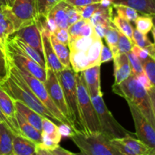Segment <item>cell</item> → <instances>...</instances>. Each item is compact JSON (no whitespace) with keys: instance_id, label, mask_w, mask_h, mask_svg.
<instances>
[{"instance_id":"obj_1","label":"cell","mask_w":155,"mask_h":155,"mask_svg":"<svg viewBox=\"0 0 155 155\" xmlns=\"http://www.w3.org/2000/svg\"><path fill=\"white\" fill-rule=\"evenodd\" d=\"M112 91L134 104L151 125L155 127V105L151 102L146 89L135 76L131 74L119 84H114Z\"/></svg>"},{"instance_id":"obj_2","label":"cell","mask_w":155,"mask_h":155,"mask_svg":"<svg viewBox=\"0 0 155 155\" xmlns=\"http://www.w3.org/2000/svg\"><path fill=\"white\" fill-rule=\"evenodd\" d=\"M55 74L63 89L65 101L71 116V121L74 130L75 132L88 133L79 109L75 72L71 67L63 68Z\"/></svg>"},{"instance_id":"obj_3","label":"cell","mask_w":155,"mask_h":155,"mask_svg":"<svg viewBox=\"0 0 155 155\" xmlns=\"http://www.w3.org/2000/svg\"><path fill=\"white\" fill-rule=\"evenodd\" d=\"M85 155H120L111 145L110 139L101 132L83 133L74 132L70 137Z\"/></svg>"},{"instance_id":"obj_4","label":"cell","mask_w":155,"mask_h":155,"mask_svg":"<svg viewBox=\"0 0 155 155\" xmlns=\"http://www.w3.org/2000/svg\"><path fill=\"white\" fill-rule=\"evenodd\" d=\"M75 77L79 109L87 133L101 132L99 121L88 92L83 71L75 73Z\"/></svg>"},{"instance_id":"obj_5","label":"cell","mask_w":155,"mask_h":155,"mask_svg":"<svg viewBox=\"0 0 155 155\" xmlns=\"http://www.w3.org/2000/svg\"><path fill=\"white\" fill-rule=\"evenodd\" d=\"M91 99L99 121L101 132L107 138L110 139H120L127 135H133L123 127L110 113L103 99L102 92H100L95 96L91 97Z\"/></svg>"},{"instance_id":"obj_6","label":"cell","mask_w":155,"mask_h":155,"mask_svg":"<svg viewBox=\"0 0 155 155\" xmlns=\"http://www.w3.org/2000/svg\"><path fill=\"white\" fill-rule=\"evenodd\" d=\"M16 66V65H15ZM18 68V71L21 74V77L24 78V80H25V82L27 83V84L28 85L29 87L30 88V89L32 90V92L35 94L36 97L40 100L42 102V104L46 107V108L60 121L61 124H65L67 125L70 126L71 127L73 128V126L63 116L61 113L60 110H58L57 107H56L55 104H54V102L52 101L51 98H50L49 95H48V92H47L46 89L45 87V85L44 83H42L41 80H39V79L36 78L35 77H33L30 72L27 71V70L24 69V68L21 66H16ZM74 129V128H73ZM75 131V130H74Z\"/></svg>"},{"instance_id":"obj_7","label":"cell","mask_w":155,"mask_h":155,"mask_svg":"<svg viewBox=\"0 0 155 155\" xmlns=\"http://www.w3.org/2000/svg\"><path fill=\"white\" fill-rule=\"evenodd\" d=\"M5 53L8 60L11 61L16 66H21L30 72L33 77L45 83L46 79V71L21 48L8 39L5 45Z\"/></svg>"},{"instance_id":"obj_8","label":"cell","mask_w":155,"mask_h":155,"mask_svg":"<svg viewBox=\"0 0 155 155\" xmlns=\"http://www.w3.org/2000/svg\"><path fill=\"white\" fill-rule=\"evenodd\" d=\"M45 71H46V79H45L44 85L50 98H51L52 101L60 110L61 113L63 114V116L72 124L71 121L69 110H68V105L65 101L63 89L58 79L57 75L54 72V71L48 67H46Z\"/></svg>"},{"instance_id":"obj_9","label":"cell","mask_w":155,"mask_h":155,"mask_svg":"<svg viewBox=\"0 0 155 155\" xmlns=\"http://www.w3.org/2000/svg\"><path fill=\"white\" fill-rule=\"evenodd\" d=\"M126 101L128 104L129 108L134 121L138 139L148 145V146L155 148L154 127L151 125V123L145 118V117L141 113L140 110L134 104L128 100Z\"/></svg>"},{"instance_id":"obj_10","label":"cell","mask_w":155,"mask_h":155,"mask_svg":"<svg viewBox=\"0 0 155 155\" xmlns=\"http://www.w3.org/2000/svg\"><path fill=\"white\" fill-rule=\"evenodd\" d=\"M21 27L22 24L14 15L12 8L0 5V45L5 51L8 39Z\"/></svg>"},{"instance_id":"obj_11","label":"cell","mask_w":155,"mask_h":155,"mask_svg":"<svg viewBox=\"0 0 155 155\" xmlns=\"http://www.w3.org/2000/svg\"><path fill=\"white\" fill-rule=\"evenodd\" d=\"M13 34L16 35L22 40L27 42L29 45L33 47L41 54V56L44 58L42 35L35 22L21 27Z\"/></svg>"},{"instance_id":"obj_12","label":"cell","mask_w":155,"mask_h":155,"mask_svg":"<svg viewBox=\"0 0 155 155\" xmlns=\"http://www.w3.org/2000/svg\"><path fill=\"white\" fill-rule=\"evenodd\" d=\"M11 8L14 15L21 22L22 27L34 22L35 0H15Z\"/></svg>"},{"instance_id":"obj_13","label":"cell","mask_w":155,"mask_h":155,"mask_svg":"<svg viewBox=\"0 0 155 155\" xmlns=\"http://www.w3.org/2000/svg\"><path fill=\"white\" fill-rule=\"evenodd\" d=\"M0 109L9 123L12 124L15 131V134L21 136L16 119V110L14 104V100L8 95L7 92L1 86H0Z\"/></svg>"},{"instance_id":"obj_14","label":"cell","mask_w":155,"mask_h":155,"mask_svg":"<svg viewBox=\"0 0 155 155\" xmlns=\"http://www.w3.org/2000/svg\"><path fill=\"white\" fill-rule=\"evenodd\" d=\"M41 35H42V47H43V56L46 67L52 69L54 73H58L64 68L60 63L53 49L50 41V33L47 32H41Z\"/></svg>"},{"instance_id":"obj_15","label":"cell","mask_w":155,"mask_h":155,"mask_svg":"<svg viewBox=\"0 0 155 155\" xmlns=\"http://www.w3.org/2000/svg\"><path fill=\"white\" fill-rule=\"evenodd\" d=\"M114 84H119L132 74L128 56L126 53H117L113 57Z\"/></svg>"},{"instance_id":"obj_16","label":"cell","mask_w":155,"mask_h":155,"mask_svg":"<svg viewBox=\"0 0 155 155\" xmlns=\"http://www.w3.org/2000/svg\"><path fill=\"white\" fill-rule=\"evenodd\" d=\"M100 68L101 65H95L83 71L86 87L90 97L98 95L101 90L100 82Z\"/></svg>"},{"instance_id":"obj_17","label":"cell","mask_w":155,"mask_h":155,"mask_svg":"<svg viewBox=\"0 0 155 155\" xmlns=\"http://www.w3.org/2000/svg\"><path fill=\"white\" fill-rule=\"evenodd\" d=\"M14 104H15V110L18 113H19L27 122L34 127L38 131L42 133V117L40 116L39 114L35 112L27 105L23 104L20 101H15L14 100Z\"/></svg>"},{"instance_id":"obj_18","label":"cell","mask_w":155,"mask_h":155,"mask_svg":"<svg viewBox=\"0 0 155 155\" xmlns=\"http://www.w3.org/2000/svg\"><path fill=\"white\" fill-rule=\"evenodd\" d=\"M36 144L21 136L14 135L12 140V155H33Z\"/></svg>"},{"instance_id":"obj_19","label":"cell","mask_w":155,"mask_h":155,"mask_svg":"<svg viewBox=\"0 0 155 155\" xmlns=\"http://www.w3.org/2000/svg\"><path fill=\"white\" fill-rule=\"evenodd\" d=\"M113 3L131 7L143 15H155V0H114Z\"/></svg>"},{"instance_id":"obj_20","label":"cell","mask_w":155,"mask_h":155,"mask_svg":"<svg viewBox=\"0 0 155 155\" xmlns=\"http://www.w3.org/2000/svg\"><path fill=\"white\" fill-rule=\"evenodd\" d=\"M118 140L125 145H127L130 150L134 152L136 155H154L155 148L148 146L140 141L139 139H134L132 135H127L125 137L117 139Z\"/></svg>"},{"instance_id":"obj_21","label":"cell","mask_w":155,"mask_h":155,"mask_svg":"<svg viewBox=\"0 0 155 155\" xmlns=\"http://www.w3.org/2000/svg\"><path fill=\"white\" fill-rule=\"evenodd\" d=\"M16 119L21 136L30 139L36 144L42 142V133L29 124L19 113L16 111Z\"/></svg>"},{"instance_id":"obj_22","label":"cell","mask_w":155,"mask_h":155,"mask_svg":"<svg viewBox=\"0 0 155 155\" xmlns=\"http://www.w3.org/2000/svg\"><path fill=\"white\" fill-rule=\"evenodd\" d=\"M112 18H113V5L107 8L100 5L99 8L92 14L89 21L93 27L97 24H100L107 28L113 25Z\"/></svg>"},{"instance_id":"obj_23","label":"cell","mask_w":155,"mask_h":155,"mask_svg":"<svg viewBox=\"0 0 155 155\" xmlns=\"http://www.w3.org/2000/svg\"><path fill=\"white\" fill-rule=\"evenodd\" d=\"M10 40L12 41L13 43H15L17 46L19 47L20 48L23 50L24 52L26 53L27 54H28L32 59L35 61L36 63L39 64L42 68H46V64H45V59L42 56H41V54L36 51V49L31 47L30 45H29L27 42H24V40L19 38L18 36H17L16 35L12 34V36L9 37Z\"/></svg>"},{"instance_id":"obj_24","label":"cell","mask_w":155,"mask_h":155,"mask_svg":"<svg viewBox=\"0 0 155 155\" xmlns=\"http://www.w3.org/2000/svg\"><path fill=\"white\" fill-rule=\"evenodd\" d=\"M67 5L68 3L64 0L56 5L48 13L54 20L58 28L68 29L69 27L67 15Z\"/></svg>"},{"instance_id":"obj_25","label":"cell","mask_w":155,"mask_h":155,"mask_svg":"<svg viewBox=\"0 0 155 155\" xmlns=\"http://www.w3.org/2000/svg\"><path fill=\"white\" fill-rule=\"evenodd\" d=\"M50 41L59 61L64 68H71L70 51L68 46L57 40L53 33H50Z\"/></svg>"},{"instance_id":"obj_26","label":"cell","mask_w":155,"mask_h":155,"mask_svg":"<svg viewBox=\"0 0 155 155\" xmlns=\"http://www.w3.org/2000/svg\"><path fill=\"white\" fill-rule=\"evenodd\" d=\"M13 136L8 127L0 124V155H12Z\"/></svg>"},{"instance_id":"obj_27","label":"cell","mask_w":155,"mask_h":155,"mask_svg":"<svg viewBox=\"0 0 155 155\" xmlns=\"http://www.w3.org/2000/svg\"><path fill=\"white\" fill-rule=\"evenodd\" d=\"M102 45V39L95 35L93 42L86 52L89 61V68L95 65L101 64L100 61V54H101Z\"/></svg>"},{"instance_id":"obj_28","label":"cell","mask_w":155,"mask_h":155,"mask_svg":"<svg viewBox=\"0 0 155 155\" xmlns=\"http://www.w3.org/2000/svg\"><path fill=\"white\" fill-rule=\"evenodd\" d=\"M70 63L75 73L83 71L89 68V61L86 52L70 51Z\"/></svg>"},{"instance_id":"obj_29","label":"cell","mask_w":155,"mask_h":155,"mask_svg":"<svg viewBox=\"0 0 155 155\" xmlns=\"http://www.w3.org/2000/svg\"><path fill=\"white\" fill-rule=\"evenodd\" d=\"M133 41L136 45L146 50L150 57L155 59L154 44L151 42L147 37V35L141 33L137 29H133Z\"/></svg>"},{"instance_id":"obj_30","label":"cell","mask_w":155,"mask_h":155,"mask_svg":"<svg viewBox=\"0 0 155 155\" xmlns=\"http://www.w3.org/2000/svg\"><path fill=\"white\" fill-rule=\"evenodd\" d=\"M96 33L95 31L93 34L90 36H80L73 40L70 41L68 43V49L69 51H83L86 52L88 48L91 45L94 40Z\"/></svg>"},{"instance_id":"obj_31","label":"cell","mask_w":155,"mask_h":155,"mask_svg":"<svg viewBox=\"0 0 155 155\" xmlns=\"http://www.w3.org/2000/svg\"><path fill=\"white\" fill-rule=\"evenodd\" d=\"M104 38L110 51L113 53V57L118 53V30L114 25L105 28Z\"/></svg>"},{"instance_id":"obj_32","label":"cell","mask_w":155,"mask_h":155,"mask_svg":"<svg viewBox=\"0 0 155 155\" xmlns=\"http://www.w3.org/2000/svg\"><path fill=\"white\" fill-rule=\"evenodd\" d=\"M112 24L120 32L127 36L130 40L133 41V27L130 21L123 17L116 15L112 18Z\"/></svg>"},{"instance_id":"obj_33","label":"cell","mask_w":155,"mask_h":155,"mask_svg":"<svg viewBox=\"0 0 155 155\" xmlns=\"http://www.w3.org/2000/svg\"><path fill=\"white\" fill-rule=\"evenodd\" d=\"M42 133L46 134L48 137L52 139L57 144L60 143L61 140V136L60 135L58 128V125L50 120L42 117Z\"/></svg>"},{"instance_id":"obj_34","label":"cell","mask_w":155,"mask_h":155,"mask_svg":"<svg viewBox=\"0 0 155 155\" xmlns=\"http://www.w3.org/2000/svg\"><path fill=\"white\" fill-rule=\"evenodd\" d=\"M64 0H35L36 15L47 16L51 9Z\"/></svg>"},{"instance_id":"obj_35","label":"cell","mask_w":155,"mask_h":155,"mask_svg":"<svg viewBox=\"0 0 155 155\" xmlns=\"http://www.w3.org/2000/svg\"><path fill=\"white\" fill-rule=\"evenodd\" d=\"M112 5H113V8L116 10L117 15L123 17L130 22H131V21L134 22L136 18L139 16V12L131 7L124 5L114 4V3H113Z\"/></svg>"},{"instance_id":"obj_36","label":"cell","mask_w":155,"mask_h":155,"mask_svg":"<svg viewBox=\"0 0 155 155\" xmlns=\"http://www.w3.org/2000/svg\"><path fill=\"white\" fill-rule=\"evenodd\" d=\"M153 19H154V17L149 16V15L139 16L134 21L136 29L139 30L141 33L147 35L151 31V29L154 27Z\"/></svg>"},{"instance_id":"obj_37","label":"cell","mask_w":155,"mask_h":155,"mask_svg":"<svg viewBox=\"0 0 155 155\" xmlns=\"http://www.w3.org/2000/svg\"><path fill=\"white\" fill-rule=\"evenodd\" d=\"M144 73L152 86H155V62L154 59L149 57L142 62Z\"/></svg>"},{"instance_id":"obj_38","label":"cell","mask_w":155,"mask_h":155,"mask_svg":"<svg viewBox=\"0 0 155 155\" xmlns=\"http://www.w3.org/2000/svg\"><path fill=\"white\" fill-rule=\"evenodd\" d=\"M133 41L130 40L127 36L123 34L121 32L118 30V42H117V48L118 53H126L131 51L132 47H133Z\"/></svg>"},{"instance_id":"obj_39","label":"cell","mask_w":155,"mask_h":155,"mask_svg":"<svg viewBox=\"0 0 155 155\" xmlns=\"http://www.w3.org/2000/svg\"><path fill=\"white\" fill-rule=\"evenodd\" d=\"M127 56H128L129 62H130V68H131L132 74L136 76L137 75V74L143 73L144 71L142 62H141V61L138 58L137 56H136L132 51L127 53Z\"/></svg>"},{"instance_id":"obj_40","label":"cell","mask_w":155,"mask_h":155,"mask_svg":"<svg viewBox=\"0 0 155 155\" xmlns=\"http://www.w3.org/2000/svg\"><path fill=\"white\" fill-rule=\"evenodd\" d=\"M101 5L100 3H93V4L87 5L82 6V7H76L81 18L85 20H89L92 17V14L99 8Z\"/></svg>"},{"instance_id":"obj_41","label":"cell","mask_w":155,"mask_h":155,"mask_svg":"<svg viewBox=\"0 0 155 155\" xmlns=\"http://www.w3.org/2000/svg\"><path fill=\"white\" fill-rule=\"evenodd\" d=\"M86 21H88V20L81 18L79 21H77V22L74 23V24L68 27V33H69V42L73 40V39H76V38L80 37V30H81L82 27L86 23Z\"/></svg>"},{"instance_id":"obj_42","label":"cell","mask_w":155,"mask_h":155,"mask_svg":"<svg viewBox=\"0 0 155 155\" xmlns=\"http://www.w3.org/2000/svg\"><path fill=\"white\" fill-rule=\"evenodd\" d=\"M67 15H68V24H69V26L73 24L74 23L77 22L80 19H81V17H80L77 8L73 5H71L68 3L67 5Z\"/></svg>"},{"instance_id":"obj_43","label":"cell","mask_w":155,"mask_h":155,"mask_svg":"<svg viewBox=\"0 0 155 155\" xmlns=\"http://www.w3.org/2000/svg\"><path fill=\"white\" fill-rule=\"evenodd\" d=\"M110 142L120 155H136L132 150H130L127 145L120 142L117 139H110Z\"/></svg>"},{"instance_id":"obj_44","label":"cell","mask_w":155,"mask_h":155,"mask_svg":"<svg viewBox=\"0 0 155 155\" xmlns=\"http://www.w3.org/2000/svg\"><path fill=\"white\" fill-rule=\"evenodd\" d=\"M53 35L61 43L68 46L69 43V33H68V29L58 27L55 31L53 33Z\"/></svg>"},{"instance_id":"obj_45","label":"cell","mask_w":155,"mask_h":155,"mask_svg":"<svg viewBox=\"0 0 155 155\" xmlns=\"http://www.w3.org/2000/svg\"><path fill=\"white\" fill-rule=\"evenodd\" d=\"M131 51H133L136 56H137L138 58L141 61V62L144 61L145 59H147L148 58L150 57L149 54H148V52L146 51V50L141 48V47L138 46V45H136L135 43L133 44V47H132Z\"/></svg>"},{"instance_id":"obj_46","label":"cell","mask_w":155,"mask_h":155,"mask_svg":"<svg viewBox=\"0 0 155 155\" xmlns=\"http://www.w3.org/2000/svg\"><path fill=\"white\" fill-rule=\"evenodd\" d=\"M111 60H113V53H112V51H110V49L108 48L107 45H104L103 44L101 54H100V61H101V64L108 62Z\"/></svg>"},{"instance_id":"obj_47","label":"cell","mask_w":155,"mask_h":155,"mask_svg":"<svg viewBox=\"0 0 155 155\" xmlns=\"http://www.w3.org/2000/svg\"><path fill=\"white\" fill-rule=\"evenodd\" d=\"M135 77H136L138 80V81L145 87V89H146L147 92H150V91L154 89V86L151 85L149 80H148V77H146V75H145V74L144 72L142 73V74H137V75L135 76Z\"/></svg>"},{"instance_id":"obj_48","label":"cell","mask_w":155,"mask_h":155,"mask_svg":"<svg viewBox=\"0 0 155 155\" xmlns=\"http://www.w3.org/2000/svg\"><path fill=\"white\" fill-rule=\"evenodd\" d=\"M58 131L61 137H68L70 138L74 133V130L70 126L67 125L65 124H61L58 125Z\"/></svg>"},{"instance_id":"obj_49","label":"cell","mask_w":155,"mask_h":155,"mask_svg":"<svg viewBox=\"0 0 155 155\" xmlns=\"http://www.w3.org/2000/svg\"><path fill=\"white\" fill-rule=\"evenodd\" d=\"M64 1L74 7H82L93 3H98L100 0H64Z\"/></svg>"},{"instance_id":"obj_50","label":"cell","mask_w":155,"mask_h":155,"mask_svg":"<svg viewBox=\"0 0 155 155\" xmlns=\"http://www.w3.org/2000/svg\"><path fill=\"white\" fill-rule=\"evenodd\" d=\"M94 32V27L92 24H91L89 20L86 21L82 27L81 30H80V36H90L93 34Z\"/></svg>"},{"instance_id":"obj_51","label":"cell","mask_w":155,"mask_h":155,"mask_svg":"<svg viewBox=\"0 0 155 155\" xmlns=\"http://www.w3.org/2000/svg\"><path fill=\"white\" fill-rule=\"evenodd\" d=\"M47 27H48V30L49 31L50 33H54L56 29L58 28L55 21L49 14L47 15Z\"/></svg>"},{"instance_id":"obj_52","label":"cell","mask_w":155,"mask_h":155,"mask_svg":"<svg viewBox=\"0 0 155 155\" xmlns=\"http://www.w3.org/2000/svg\"><path fill=\"white\" fill-rule=\"evenodd\" d=\"M76 154L74 153H72L71 151H68V150L64 149L60 145H57L54 149L51 151V155H72Z\"/></svg>"},{"instance_id":"obj_53","label":"cell","mask_w":155,"mask_h":155,"mask_svg":"<svg viewBox=\"0 0 155 155\" xmlns=\"http://www.w3.org/2000/svg\"><path fill=\"white\" fill-rule=\"evenodd\" d=\"M35 154H36V155H51V151H48V150H47L46 148H44L43 146H42L40 143H38V144H36Z\"/></svg>"},{"instance_id":"obj_54","label":"cell","mask_w":155,"mask_h":155,"mask_svg":"<svg viewBox=\"0 0 155 155\" xmlns=\"http://www.w3.org/2000/svg\"><path fill=\"white\" fill-rule=\"evenodd\" d=\"M0 124H5L6 127H8V129L12 132V133H13V134L15 135V131H14V129H13V127H12V124L9 123V121L8 120V119L6 118V117L3 114V113H2V111L1 110V109H0Z\"/></svg>"},{"instance_id":"obj_55","label":"cell","mask_w":155,"mask_h":155,"mask_svg":"<svg viewBox=\"0 0 155 155\" xmlns=\"http://www.w3.org/2000/svg\"><path fill=\"white\" fill-rule=\"evenodd\" d=\"M94 31L96 33V35L98 36H99L100 38H104V31H105V27H103L102 25H100V24H97V25L94 26Z\"/></svg>"},{"instance_id":"obj_56","label":"cell","mask_w":155,"mask_h":155,"mask_svg":"<svg viewBox=\"0 0 155 155\" xmlns=\"http://www.w3.org/2000/svg\"><path fill=\"white\" fill-rule=\"evenodd\" d=\"M0 61H2V63H5L6 64L8 65V64L7 56H6L5 51L2 48L1 45H0Z\"/></svg>"},{"instance_id":"obj_57","label":"cell","mask_w":155,"mask_h":155,"mask_svg":"<svg viewBox=\"0 0 155 155\" xmlns=\"http://www.w3.org/2000/svg\"><path fill=\"white\" fill-rule=\"evenodd\" d=\"M114 0H100L99 3L102 7H109L113 5V2Z\"/></svg>"},{"instance_id":"obj_58","label":"cell","mask_w":155,"mask_h":155,"mask_svg":"<svg viewBox=\"0 0 155 155\" xmlns=\"http://www.w3.org/2000/svg\"><path fill=\"white\" fill-rule=\"evenodd\" d=\"M15 1V0H0V5H8L12 7Z\"/></svg>"}]
</instances>
